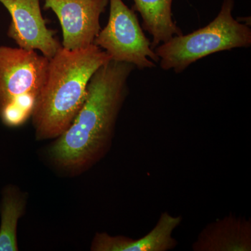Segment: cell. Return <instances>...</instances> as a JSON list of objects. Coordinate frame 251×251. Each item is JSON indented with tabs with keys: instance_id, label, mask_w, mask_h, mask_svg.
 Segmentation results:
<instances>
[{
	"instance_id": "1",
	"label": "cell",
	"mask_w": 251,
	"mask_h": 251,
	"mask_svg": "<svg viewBox=\"0 0 251 251\" xmlns=\"http://www.w3.org/2000/svg\"><path fill=\"white\" fill-rule=\"evenodd\" d=\"M134 69L128 63L110 60L94 73L80 110L50 150L58 166L73 173L85 171L108 152Z\"/></svg>"
},
{
	"instance_id": "2",
	"label": "cell",
	"mask_w": 251,
	"mask_h": 251,
	"mask_svg": "<svg viewBox=\"0 0 251 251\" xmlns=\"http://www.w3.org/2000/svg\"><path fill=\"white\" fill-rule=\"evenodd\" d=\"M110 60L94 44L75 50L62 46L50 59L45 85L31 116L38 140L57 138L67 130L84 103L91 77Z\"/></svg>"
},
{
	"instance_id": "3",
	"label": "cell",
	"mask_w": 251,
	"mask_h": 251,
	"mask_svg": "<svg viewBox=\"0 0 251 251\" xmlns=\"http://www.w3.org/2000/svg\"><path fill=\"white\" fill-rule=\"evenodd\" d=\"M234 0H224L217 16L205 27L173 36L154 49L164 71L176 74L211 54L251 46V29L234 18Z\"/></svg>"
},
{
	"instance_id": "4",
	"label": "cell",
	"mask_w": 251,
	"mask_h": 251,
	"mask_svg": "<svg viewBox=\"0 0 251 251\" xmlns=\"http://www.w3.org/2000/svg\"><path fill=\"white\" fill-rule=\"evenodd\" d=\"M49 61L35 50L0 46V120L6 126H21L31 118Z\"/></svg>"
},
{
	"instance_id": "5",
	"label": "cell",
	"mask_w": 251,
	"mask_h": 251,
	"mask_svg": "<svg viewBox=\"0 0 251 251\" xmlns=\"http://www.w3.org/2000/svg\"><path fill=\"white\" fill-rule=\"evenodd\" d=\"M108 21L94 39L110 60L132 64L143 70L156 67L158 56L151 47L133 9L122 0H109Z\"/></svg>"
},
{
	"instance_id": "6",
	"label": "cell",
	"mask_w": 251,
	"mask_h": 251,
	"mask_svg": "<svg viewBox=\"0 0 251 251\" xmlns=\"http://www.w3.org/2000/svg\"><path fill=\"white\" fill-rule=\"evenodd\" d=\"M109 0H44V9L58 18L62 30V47L69 50L94 44L101 29L100 17Z\"/></svg>"
},
{
	"instance_id": "7",
	"label": "cell",
	"mask_w": 251,
	"mask_h": 251,
	"mask_svg": "<svg viewBox=\"0 0 251 251\" xmlns=\"http://www.w3.org/2000/svg\"><path fill=\"white\" fill-rule=\"evenodd\" d=\"M11 16L7 35L18 47L39 50L51 59L62 47L55 32L47 27L41 14L40 0H0Z\"/></svg>"
},
{
	"instance_id": "8",
	"label": "cell",
	"mask_w": 251,
	"mask_h": 251,
	"mask_svg": "<svg viewBox=\"0 0 251 251\" xmlns=\"http://www.w3.org/2000/svg\"><path fill=\"white\" fill-rule=\"evenodd\" d=\"M182 217L162 213L154 227L138 239L97 232L92 241L93 251H168L178 245L173 232L181 225Z\"/></svg>"
},
{
	"instance_id": "9",
	"label": "cell",
	"mask_w": 251,
	"mask_h": 251,
	"mask_svg": "<svg viewBox=\"0 0 251 251\" xmlns=\"http://www.w3.org/2000/svg\"><path fill=\"white\" fill-rule=\"evenodd\" d=\"M194 251H251V222L233 215L216 220L201 231Z\"/></svg>"
},
{
	"instance_id": "10",
	"label": "cell",
	"mask_w": 251,
	"mask_h": 251,
	"mask_svg": "<svg viewBox=\"0 0 251 251\" xmlns=\"http://www.w3.org/2000/svg\"><path fill=\"white\" fill-rule=\"evenodd\" d=\"M133 10L143 20L145 30L152 36L151 47L154 50L173 36L181 35L182 31L173 19V0H133Z\"/></svg>"
},
{
	"instance_id": "11",
	"label": "cell",
	"mask_w": 251,
	"mask_h": 251,
	"mask_svg": "<svg viewBox=\"0 0 251 251\" xmlns=\"http://www.w3.org/2000/svg\"><path fill=\"white\" fill-rule=\"evenodd\" d=\"M25 206V198L17 188H5L0 207V251H18L16 232L18 220L24 213Z\"/></svg>"
}]
</instances>
